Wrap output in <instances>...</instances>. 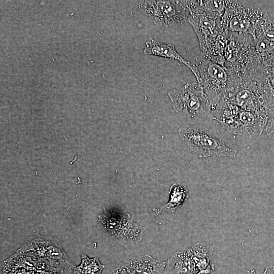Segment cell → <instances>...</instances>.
<instances>
[{
    "mask_svg": "<svg viewBox=\"0 0 274 274\" xmlns=\"http://www.w3.org/2000/svg\"><path fill=\"white\" fill-rule=\"evenodd\" d=\"M174 110L179 113L213 119L211 104L198 83H187L168 93Z\"/></svg>",
    "mask_w": 274,
    "mask_h": 274,
    "instance_id": "cell-5",
    "label": "cell"
},
{
    "mask_svg": "<svg viewBox=\"0 0 274 274\" xmlns=\"http://www.w3.org/2000/svg\"><path fill=\"white\" fill-rule=\"evenodd\" d=\"M197 271L186 252H177L165 261L164 274H195Z\"/></svg>",
    "mask_w": 274,
    "mask_h": 274,
    "instance_id": "cell-12",
    "label": "cell"
},
{
    "mask_svg": "<svg viewBox=\"0 0 274 274\" xmlns=\"http://www.w3.org/2000/svg\"><path fill=\"white\" fill-rule=\"evenodd\" d=\"M263 274H274V265L266 267Z\"/></svg>",
    "mask_w": 274,
    "mask_h": 274,
    "instance_id": "cell-20",
    "label": "cell"
},
{
    "mask_svg": "<svg viewBox=\"0 0 274 274\" xmlns=\"http://www.w3.org/2000/svg\"><path fill=\"white\" fill-rule=\"evenodd\" d=\"M264 13L238 1H228L219 22L221 35L227 33L250 35L253 38L256 25Z\"/></svg>",
    "mask_w": 274,
    "mask_h": 274,
    "instance_id": "cell-4",
    "label": "cell"
},
{
    "mask_svg": "<svg viewBox=\"0 0 274 274\" xmlns=\"http://www.w3.org/2000/svg\"><path fill=\"white\" fill-rule=\"evenodd\" d=\"M246 274H256V271L255 270V269H250V270H248L247 271V273Z\"/></svg>",
    "mask_w": 274,
    "mask_h": 274,
    "instance_id": "cell-21",
    "label": "cell"
},
{
    "mask_svg": "<svg viewBox=\"0 0 274 274\" xmlns=\"http://www.w3.org/2000/svg\"><path fill=\"white\" fill-rule=\"evenodd\" d=\"M268 119L266 116L239 108L236 114L222 125L226 132L250 138L263 132Z\"/></svg>",
    "mask_w": 274,
    "mask_h": 274,
    "instance_id": "cell-8",
    "label": "cell"
},
{
    "mask_svg": "<svg viewBox=\"0 0 274 274\" xmlns=\"http://www.w3.org/2000/svg\"><path fill=\"white\" fill-rule=\"evenodd\" d=\"M263 38L274 43V19L264 12L256 25L253 39Z\"/></svg>",
    "mask_w": 274,
    "mask_h": 274,
    "instance_id": "cell-15",
    "label": "cell"
},
{
    "mask_svg": "<svg viewBox=\"0 0 274 274\" xmlns=\"http://www.w3.org/2000/svg\"><path fill=\"white\" fill-rule=\"evenodd\" d=\"M265 129L268 137L274 141V112L269 116Z\"/></svg>",
    "mask_w": 274,
    "mask_h": 274,
    "instance_id": "cell-17",
    "label": "cell"
},
{
    "mask_svg": "<svg viewBox=\"0 0 274 274\" xmlns=\"http://www.w3.org/2000/svg\"><path fill=\"white\" fill-rule=\"evenodd\" d=\"M195 274H217V273L215 270L214 263H212L207 268L199 270Z\"/></svg>",
    "mask_w": 274,
    "mask_h": 274,
    "instance_id": "cell-18",
    "label": "cell"
},
{
    "mask_svg": "<svg viewBox=\"0 0 274 274\" xmlns=\"http://www.w3.org/2000/svg\"><path fill=\"white\" fill-rule=\"evenodd\" d=\"M136 5L138 10L158 25L168 27L188 21L189 12L183 1H141Z\"/></svg>",
    "mask_w": 274,
    "mask_h": 274,
    "instance_id": "cell-6",
    "label": "cell"
},
{
    "mask_svg": "<svg viewBox=\"0 0 274 274\" xmlns=\"http://www.w3.org/2000/svg\"><path fill=\"white\" fill-rule=\"evenodd\" d=\"M97 218V228L105 240L112 246H133L142 241L146 229L133 222L130 214L109 211L105 208Z\"/></svg>",
    "mask_w": 274,
    "mask_h": 274,
    "instance_id": "cell-2",
    "label": "cell"
},
{
    "mask_svg": "<svg viewBox=\"0 0 274 274\" xmlns=\"http://www.w3.org/2000/svg\"><path fill=\"white\" fill-rule=\"evenodd\" d=\"M227 98L241 109L269 117L254 82L249 78H243L241 85L230 94Z\"/></svg>",
    "mask_w": 274,
    "mask_h": 274,
    "instance_id": "cell-9",
    "label": "cell"
},
{
    "mask_svg": "<svg viewBox=\"0 0 274 274\" xmlns=\"http://www.w3.org/2000/svg\"><path fill=\"white\" fill-rule=\"evenodd\" d=\"M180 138L206 161H215L221 157L234 158L237 150L228 147L202 124L188 125L178 130Z\"/></svg>",
    "mask_w": 274,
    "mask_h": 274,
    "instance_id": "cell-3",
    "label": "cell"
},
{
    "mask_svg": "<svg viewBox=\"0 0 274 274\" xmlns=\"http://www.w3.org/2000/svg\"><path fill=\"white\" fill-rule=\"evenodd\" d=\"M165 266V261L145 255L133 258L124 267L130 274H164Z\"/></svg>",
    "mask_w": 274,
    "mask_h": 274,
    "instance_id": "cell-11",
    "label": "cell"
},
{
    "mask_svg": "<svg viewBox=\"0 0 274 274\" xmlns=\"http://www.w3.org/2000/svg\"><path fill=\"white\" fill-rule=\"evenodd\" d=\"M110 274H130L126 268L123 266L119 267L112 271Z\"/></svg>",
    "mask_w": 274,
    "mask_h": 274,
    "instance_id": "cell-19",
    "label": "cell"
},
{
    "mask_svg": "<svg viewBox=\"0 0 274 274\" xmlns=\"http://www.w3.org/2000/svg\"><path fill=\"white\" fill-rule=\"evenodd\" d=\"M189 197L188 192L184 187L175 183L169 189V198L167 203L158 209H153L156 215L166 212H173L181 206Z\"/></svg>",
    "mask_w": 274,
    "mask_h": 274,
    "instance_id": "cell-14",
    "label": "cell"
},
{
    "mask_svg": "<svg viewBox=\"0 0 274 274\" xmlns=\"http://www.w3.org/2000/svg\"><path fill=\"white\" fill-rule=\"evenodd\" d=\"M186 252L195 263L198 271L207 268L213 263L212 262L213 248L206 243H197L189 248Z\"/></svg>",
    "mask_w": 274,
    "mask_h": 274,
    "instance_id": "cell-13",
    "label": "cell"
},
{
    "mask_svg": "<svg viewBox=\"0 0 274 274\" xmlns=\"http://www.w3.org/2000/svg\"><path fill=\"white\" fill-rule=\"evenodd\" d=\"M144 53L147 55H153L179 61L190 69L196 78L197 83L199 82L200 78L196 65L183 58L172 44L160 42L150 38L146 42Z\"/></svg>",
    "mask_w": 274,
    "mask_h": 274,
    "instance_id": "cell-10",
    "label": "cell"
},
{
    "mask_svg": "<svg viewBox=\"0 0 274 274\" xmlns=\"http://www.w3.org/2000/svg\"><path fill=\"white\" fill-rule=\"evenodd\" d=\"M196 66L200 78L198 84L207 95L213 110L242 83V76L224 64L201 58Z\"/></svg>",
    "mask_w": 274,
    "mask_h": 274,
    "instance_id": "cell-1",
    "label": "cell"
},
{
    "mask_svg": "<svg viewBox=\"0 0 274 274\" xmlns=\"http://www.w3.org/2000/svg\"><path fill=\"white\" fill-rule=\"evenodd\" d=\"M20 250L31 253L36 258L59 265L66 274H72L76 265L68 258L56 238L38 236L29 238Z\"/></svg>",
    "mask_w": 274,
    "mask_h": 274,
    "instance_id": "cell-7",
    "label": "cell"
},
{
    "mask_svg": "<svg viewBox=\"0 0 274 274\" xmlns=\"http://www.w3.org/2000/svg\"><path fill=\"white\" fill-rule=\"evenodd\" d=\"M81 262L76 266L72 274H101L105 268L97 258H89L85 254L81 255Z\"/></svg>",
    "mask_w": 274,
    "mask_h": 274,
    "instance_id": "cell-16",
    "label": "cell"
}]
</instances>
